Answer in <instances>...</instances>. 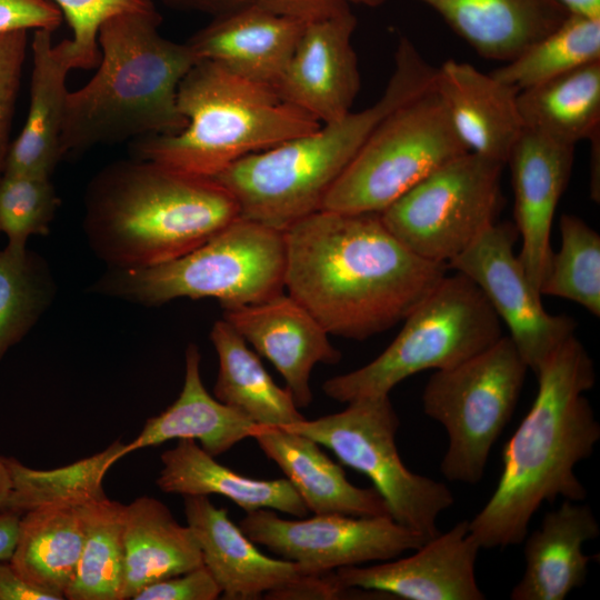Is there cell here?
Segmentation results:
<instances>
[{"mask_svg": "<svg viewBox=\"0 0 600 600\" xmlns=\"http://www.w3.org/2000/svg\"><path fill=\"white\" fill-rule=\"evenodd\" d=\"M591 158H590V196L593 201H600V133L596 134L590 140Z\"/></svg>", "mask_w": 600, "mask_h": 600, "instance_id": "47", "label": "cell"}, {"mask_svg": "<svg viewBox=\"0 0 600 600\" xmlns=\"http://www.w3.org/2000/svg\"><path fill=\"white\" fill-rule=\"evenodd\" d=\"M124 506L107 496L80 504L83 543L66 599L120 600Z\"/></svg>", "mask_w": 600, "mask_h": 600, "instance_id": "32", "label": "cell"}, {"mask_svg": "<svg viewBox=\"0 0 600 600\" xmlns=\"http://www.w3.org/2000/svg\"><path fill=\"white\" fill-rule=\"evenodd\" d=\"M534 376L537 396L503 448L499 482L469 520L481 549L520 544L544 502L587 497L574 469L593 453L600 439V424L584 396L596 383L593 360L572 334Z\"/></svg>", "mask_w": 600, "mask_h": 600, "instance_id": "2", "label": "cell"}, {"mask_svg": "<svg viewBox=\"0 0 600 600\" xmlns=\"http://www.w3.org/2000/svg\"><path fill=\"white\" fill-rule=\"evenodd\" d=\"M283 233L284 289L329 334L343 338L393 327L448 271L404 247L379 213L319 210Z\"/></svg>", "mask_w": 600, "mask_h": 600, "instance_id": "1", "label": "cell"}, {"mask_svg": "<svg viewBox=\"0 0 600 600\" xmlns=\"http://www.w3.org/2000/svg\"><path fill=\"white\" fill-rule=\"evenodd\" d=\"M123 579L120 600L133 599L144 587L203 566L200 548L188 526L166 504L140 497L124 506Z\"/></svg>", "mask_w": 600, "mask_h": 600, "instance_id": "27", "label": "cell"}, {"mask_svg": "<svg viewBox=\"0 0 600 600\" xmlns=\"http://www.w3.org/2000/svg\"><path fill=\"white\" fill-rule=\"evenodd\" d=\"M158 11L116 16L100 28L93 77L69 91L62 154L98 144L173 134L186 127L179 84L199 61L186 43L161 36Z\"/></svg>", "mask_w": 600, "mask_h": 600, "instance_id": "4", "label": "cell"}, {"mask_svg": "<svg viewBox=\"0 0 600 600\" xmlns=\"http://www.w3.org/2000/svg\"><path fill=\"white\" fill-rule=\"evenodd\" d=\"M529 368L509 336L462 363L436 370L422 393L424 413L447 431L441 473L481 481L491 449L511 419Z\"/></svg>", "mask_w": 600, "mask_h": 600, "instance_id": "10", "label": "cell"}, {"mask_svg": "<svg viewBox=\"0 0 600 600\" xmlns=\"http://www.w3.org/2000/svg\"><path fill=\"white\" fill-rule=\"evenodd\" d=\"M464 152L433 84L377 124L320 210L380 213L437 168Z\"/></svg>", "mask_w": 600, "mask_h": 600, "instance_id": "9", "label": "cell"}, {"mask_svg": "<svg viewBox=\"0 0 600 600\" xmlns=\"http://www.w3.org/2000/svg\"><path fill=\"white\" fill-rule=\"evenodd\" d=\"M162 468L156 481L161 491L182 496H223L246 512L278 510L304 517L309 509L288 479H252L216 461L191 439L161 454Z\"/></svg>", "mask_w": 600, "mask_h": 600, "instance_id": "28", "label": "cell"}, {"mask_svg": "<svg viewBox=\"0 0 600 600\" xmlns=\"http://www.w3.org/2000/svg\"><path fill=\"white\" fill-rule=\"evenodd\" d=\"M386 0H346L347 3H354L366 7H378L382 4Z\"/></svg>", "mask_w": 600, "mask_h": 600, "instance_id": "49", "label": "cell"}, {"mask_svg": "<svg viewBox=\"0 0 600 600\" xmlns=\"http://www.w3.org/2000/svg\"><path fill=\"white\" fill-rule=\"evenodd\" d=\"M434 89L468 152L507 164L523 132L518 90L468 62L436 68Z\"/></svg>", "mask_w": 600, "mask_h": 600, "instance_id": "20", "label": "cell"}, {"mask_svg": "<svg viewBox=\"0 0 600 600\" xmlns=\"http://www.w3.org/2000/svg\"><path fill=\"white\" fill-rule=\"evenodd\" d=\"M0 600H56L22 579L9 563L0 561Z\"/></svg>", "mask_w": 600, "mask_h": 600, "instance_id": "43", "label": "cell"}, {"mask_svg": "<svg viewBox=\"0 0 600 600\" xmlns=\"http://www.w3.org/2000/svg\"><path fill=\"white\" fill-rule=\"evenodd\" d=\"M239 527L252 542L317 576L342 567L391 560L427 541L391 517L314 514L304 520H287L270 509H257L246 512Z\"/></svg>", "mask_w": 600, "mask_h": 600, "instance_id": "13", "label": "cell"}, {"mask_svg": "<svg viewBox=\"0 0 600 600\" xmlns=\"http://www.w3.org/2000/svg\"><path fill=\"white\" fill-rule=\"evenodd\" d=\"M560 234L561 244L550 257L540 294L573 301L600 317V236L569 213L561 216Z\"/></svg>", "mask_w": 600, "mask_h": 600, "instance_id": "36", "label": "cell"}, {"mask_svg": "<svg viewBox=\"0 0 600 600\" xmlns=\"http://www.w3.org/2000/svg\"><path fill=\"white\" fill-rule=\"evenodd\" d=\"M284 271V233L239 217L176 259L143 268H109L92 291L149 307L178 298H214L228 309L283 292Z\"/></svg>", "mask_w": 600, "mask_h": 600, "instance_id": "7", "label": "cell"}, {"mask_svg": "<svg viewBox=\"0 0 600 600\" xmlns=\"http://www.w3.org/2000/svg\"><path fill=\"white\" fill-rule=\"evenodd\" d=\"M12 492V481L4 462V458L0 457V513L7 512L8 503Z\"/></svg>", "mask_w": 600, "mask_h": 600, "instance_id": "48", "label": "cell"}, {"mask_svg": "<svg viewBox=\"0 0 600 600\" xmlns=\"http://www.w3.org/2000/svg\"><path fill=\"white\" fill-rule=\"evenodd\" d=\"M239 217L236 199L214 179L132 158L91 179L83 230L109 268H143L190 252Z\"/></svg>", "mask_w": 600, "mask_h": 600, "instance_id": "3", "label": "cell"}, {"mask_svg": "<svg viewBox=\"0 0 600 600\" xmlns=\"http://www.w3.org/2000/svg\"><path fill=\"white\" fill-rule=\"evenodd\" d=\"M523 129L576 146L600 133V61L521 90Z\"/></svg>", "mask_w": 600, "mask_h": 600, "instance_id": "31", "label": "cell"}, {"mask_svg": "<svg viewBox=\"0 0 600 600\" xmlns=\"http://www.w3.org/2000/svg\"><path fill=\"white\" fill-rule=\"evenodd\" d=\"M403 320L383 352L354 371L324 381V394L342 403L389 396L408 377L453 368L502 337L501 321L484 294L459 272L446 274Z\"/></svg>", "mask_w": 600, "mask_h": 600, "instance_id": "8", "label": "cell"}, {"mask_svg": "<svg viewBox=\"0 0 600 600\" xmlns=\"http://www.w3.org/2000/svg\"><path fill=\"white\" fill-rule=\"evenodd\" d=\"M600 534L590 506L564 500L523 539L524 570L510 592L511 600H563L582 587L590 558L583 544Z\"/></svg>", "mask_w": 600, "mask_h": 600, "instance_id": "23", "label": "cell"}, {"mask_svg": "<svg viewBox=\"0 0 600 600\" xmlns=\"http://www.w3.org/2000/svg\"><path fill=\"white\" fill-rule=\"evenodd\" d=\"M596 61H600V20L569 16L491 74L521 91Z\"/></svg>", "mask_w": 600, "mask_h": 600, "instance_id": "34", "label": "cell"}, {"mask_svg": "<svg viewBox=\"0 0 600 600\" xmlns=\"http://www.w3.org/2000/svg\"><path fill=\"white\" fill-rule=\"evenodd\" d=\"M174 7L196 10L213 17L227 13L252 2V0H163Z\"/></svg>", "mask_w": 600, "mask_h": 600, "instance_id": "44", "label": "cell"}, {"mask_svg": "<svg viewBox=\"0 0 600 600\" xmlns=\"http://www.w3.org/2000/svg\"><path fill=\"white\" fill-rule=\"evenodd\" d=\"M210 340L219 370L214 398L259 427H289L306 419L289 390L280 388L246 340L223 319L214 322Z\"/></svg>", "mask_w": 600, "mask_h": 600, "instance_id": "30", "label": "cell"}, {"mask_svg": "<svg viewBox=\"0 0 600 600\" xmlns=\"http://www.w3.org/2000/svg\"><path fill=\"white\" fill-rule=\"evenodd\" d=\"M221 590L204 567L156 581L141 589L133 600H214Z\"/></svg>", "mask_w": 600, "mask_h": 600, "instance_id": "40", "label": "cell"}, {"mask_svg": "<svg viewBox=\"0 0 600 600\" xmlns=\"http://www.w3.org/2000/svg\"><path fill=\"white\" fill-rule=\"evenodd\" d=\"M434 76L436 68L409 39L401 38L393 72L372 106L249 154L213 179L233 196L240 217L284 232L321 209L327 193L377 124L432 88Z\"/></svg>", "mask_w": 600, "mask_h": 600, "instance_id": "5", "label": "cell"}, {"mask_svg": "<svg viewBox=\"0 0 600 600\" xmlns=\"http://www.w3.org/2000/svg\"><path fill=\"white\" fill-rule=\"evenodd\" d=\"M124 443L112 442L103 451L66 467L36 470L13 458H4L12 481L7 512L21 514L52 502L83 503L106 496V472L123 456Z\"/></svg>", "mask_w": 600, "mask_h": 600, "instance_id": "33", "label": "cell"}, {"mask_svg": "<svg viewBox=\"0 0 600 600\" xmlns=\"http://www.w3.org/2000/svg\"><path fill=\"white\" fill-rule=\"evenodd\" d=\"M519 238L514 223L494 222L466 250L447 263L448 270L469 278L509 329V337L534 374L570 336L576 321L550 314L514 253Z\"/></svg>", "mask_w": 600, "mask_h": 600, "instance_id": "14", "label": "cell"}, {"mask_svg": "<svg viewBox=\"0 0 600 600\" xmlns=\"http://www.w3.org/2000/svg\"><path fill=\"white\" fill-rule=\"evenodd\" d=\"M480 549L469 520H462L409 557L338 568L332 578L342 589L360 588L406 600H483L476 579Z\"/></svg>", "mask_w": 600, "mask_h": 600, "instance_id": "16", "label": "cell"}, {"mask_svg": "<svg viewBox=\"0 0 600 600\" xmlns=\"http://www.w3.org/2000/svg\"><path fill=\"white\" fill-rule=\"evenodd\" d=\"M62 20L61 11L47 0H0V34L16 30L54 31Z\"/></svg>", "mask_w": 600, "mask_h": 600, "instance_id": "41", "label": "cell"}, {"mask_svg": "<svg viewBox=\"0 0 600 600\" xmlns=\"http://www.w3.org/2000/svg\"><path fill=\"white\" fill-rule=\"evenodd\" d=\"M252 438L314 514L390 517L381 494L353 486L313 439L286 428L257 427Z\"/></svg>", "mask_w": 600, "mask_h": 600, "instance_id": "24", "label": "cell"}, {"mask_svg": "<svg viewBox=\"0 0 600 600\" xmlns=\"http://www.w3.org/2000/svg\"><path fill=\"white\" fill-rule=\"evenodd\" d=\"M253 3L277 14L310 22L350 9L346 0H252Z\"/></svg>", "mask_w": 600, "mask_h": 600, "instance_id": "42", "label": "cell"}, {"mask_svg": "<svg viewBox=\"0 0 600 600\" xmlns=\"http://www.w3.org/2000/svg\"><path fill=\"white\" fill-rule=\"evenodd\" d=\"M20 514L13 512L0 513V561L10 560L19 533Z\"/></svg>", "mask_w": 600, "mask_h": 600, "instance_id": "45", "label": "cell"}, {"mask_svg": "<svg viewBox=\"0 0 600 600\" xmlns=\"http://www.w3.org/2000/svg\"><path fill=\"white\" fill-rule=\"evenodd\" d=\"M184 514L209 570L227 600L334 599L346 591L332 571L310 574L297 563L266 556L208 496H186Z\"/></svg>", "mask_w": 600, "mask_h": 600, "instance_id": "15", "label": "cell"}, {"mask_svg": "<svg viewBox=\"0 0 600 600\" xmlns=\"http://www.w3.org/2000/svg\"><path fill=\"white\" fill-rule=\"evenodd\" d=\"M80 504L52 502L24 512L9 560L22 579L56 600L66 599L77 572L83 543Z\"/></svg>", "mask_w": 600, "mask_h": 600, "instance_id": "29", "label": "cell"}, {"mask_svg": "<svg viewBox=\"0 0 600 600\" xmlns=\"http://www.w3.org/2000/svg\"><path fill=\"white\" fill-rule=\"evenodd\" d=\"M569 16L600 20V0H554Z\"/></svg>", "mask_w": 600, "mask_h": 600, "instance_id": "46", "label": "cell"}, {"mask_svg": "<svg viewBox=\"0 0 600 600\" xmlns=\"http://www.w3.org/2000/svg\"><path fill=\"white\" fill-rule=\"evenodd\" d=\"M186 127L132 142L133 158L213 178L233 162L321 126L261 84L210 60H199L178 89Z\"/></svg>", "mask_w": 600, "mask_h": 600, "instance_id": "6", "label": "cell"}, {"mask_svg": "<svg viewBox=\"0 0 600 600\" xmlns=\"http://www.w3.org/2000/svg\"><path fill=\"white\" fill-rule=\"evenodd\" d=\"M503 167L464 152L428 174L380 218L410 251L447 266L497 222Z\"/></svg>", "mask_w": 600, "mask_h": 600, "instance_id": "12", "label": "cell"}, {"mask_svg": "<svg viewBox=\"0 0 600 600\" xmlns=\"http://www.w3.org/2000/svg\"><path fill=\"white\" fill-rule=\"evenodd\" d=\"M304 24L251 2L213 17L187 43L199 60L276 89Z\"/></svg>", "mask_w": 600, "mask_h": 600, "instance_id": "21", "label": "cell"}, {"mask_svg": "<svg viewBox=\"0 0 600 600\" xmlns=\"http://www.w3.org/2000/svg\"><path fill=\"white\" fill-rule=\"evenodd\" d=\"M200 361L198 347L190 343L186 350L184 381L178 399L146 421L140 433L124 443L123 456L172 439H191L198 440L201 448L216 458L253 436L256 423L209 394L201 379Z\"/></svg>", "mask_w": 600, "mask_h": 600, "instance_id": "26", "label": "cell"}, {"mask_svg": "<svg viewBox=\"0 0 600 600\" xmlns=\"http://www.w3.org/2000/svg\"><path fill=\"white\" fill-rule=\"evenodd\" d=\"M222 319L276 367L298 408H306L312 401L313 367L336 364L341 359L326 329L288 293L223 309Z\"/></svg>", "mask_w": 600, "mask_h": 600, "instance_id": "18", "label": "cell"}, {"mask_svg": "<svg viewBox=\"0 0 600 600\" xmlns=\"http://www.w3.org/2000/svg\"><path fill=\"white\" fill-rule=\"evenodd\" d=\"M60 199L49 177L2 173L0 177V232L7 247L26 250L30 236L49 233Z\"/></svg>", "mask_w": 600, "mask_h": 600, "instance_id": "37", "label": "cell"}, {"mask_svg": "<svg viewBox=\"0 0 600 600\" xmlns=\"http://www.w3.org/2000/svg\"><path fill=\"white\" fill-rule=\"evenodd\" d=\"M53 3L72 30L68 49L72 68L89 70L100 62L98 34L110 18L157 11L153 0H47Z\"/></svg>", "mask_w": 600, "mask_h": 600, "instance_id": "38", "label": "cell"}, {"mask_svg": "<svg viewBox=\"0 0 600 600\" xmlns=\"http://www.w3.org/2000/svg\"><path fill=\"white\" fill-rule=\"evenodd\" d=\"M399 424L389 396H381L357 399L343 411L282 428L313 439L341 463L366 474L390 517L429 540L440 532L438 518L454 503V497L443 482L403 464L396 444Z\"/></svg>", "mask_w": 600, "mask_h": 600, "instance_id": "11", "label": "cell"}, {"mask_svg": "<svg viewBox=\"0 0 600 600\" xmlns=\"http://www.w3.org/2000/svg\"><path fill=\"white\" fill-rule=\"evenodd\" d=\"M48 29L33 31L32 72L26 122L10 144L3 173L51 178L63 158L61 132L72 68L68 39L53 43Z\"/></svg>", "mask_w": 600, "mask_h": 600, "instance_id": "22", "label": "cell"}, {"mask_svg": "<svg viewBox=\"0 0 600 600\" xmlns=\"http://www.w3.org/2000/svg\"><path fill=\"white\" fill-rule=\"evenodd\" d=\"M56 284L38 254L6 247L0 251V360L49 308Z\"/></svg>", "mask_w": 600, "mask_h": 600, "instance_id": "35", "label": "cell"}, {"mask_svg": "<svg viewBox=\"0 0 600 600\" xmlns=\"http://www.w3.org/2000/svg\"><path fill=\"white\" fill-rule=\"evenodd\" d=\"M28 46V31L0 34V177L10 148V132Z\"/></svg>", "mask_w": 600, "mask_h": 600, "instance_id": "39", "label": "cell"}, {"mask_svg": "<svg viewBox=\"0 0 600 600\" xmlns=\"http://www.w3.org/2000/svg\"><path fill=\"white\" fill-rule=\"evenodd\" d=\"M438 12L480 56L508 62L569 13L554 0H418Z\"/></svg>", "mask_w": 600, "mask_h": 600, "instance_id": "25", "label": "cell"}, {"mask_svg": "<svg viewBox=\"0 0 600 600\" xmlns=\"http://www.w3.org/2000/svg\"><path fill=\"white\" fill-rule=\"evenodd\" d=\"M356 26L350 9L306 22L276 87L281 98L321 123L348 114L360 89Z\"/></svg>", "mask_w": 600, "mask_h": 600, "instance_id": "17", "label": "cell"}, {"mask_svg": "<svg viewBox=\"0 0 600 600\" xmlns=\"http://www.w3.org/2000/svg\"><path fill=\"white\" fill-rule=\"evenodd\" d=\"M573 154V146L523 130L507 161L512 176L514 226L522 241L518 257L539 293L552 254V221L569 182Z\"/></svg>", "mask_w": 600, "mask_h": 600, "instance_id": "19", "label": "cell"}]
</instances>
